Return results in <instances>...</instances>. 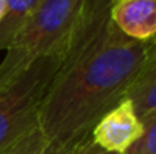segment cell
I'll return each instance as SVG.
<instances>
[{
	"label": "cell",
	"mask_w": 156,
	"mask_h": 154,
	"mask_svg": "<svg viewBox=\"0 0 156 154\" xmlns=\"http://www.w3.org/2000/svg\"><path fill=\"white\" fill-rule=\"evenodd\" d=\"M141 136L123 154H156V112L141 118Z\"/></svg>",
	"instance_id": "8"
},
{
	"label": "cell",
	"mask_w": 156,
	"mask_h": 154,
	"mask_svg": "<svg viewBox=\"0 0 156 154\" xmlns=\"http://www.w3.org/2000/svg\"><path fill=\"white\" fill-rule=\"evenodd\" d=\"M62 56L56 53L35 60L0 88V154L40 128V107Z\"/></svg>",
	"instance_id": "3"
},
{
	"label": "cell",
	"mask_w": 156,
	"mask_h": 154,
	"mask_svg": "<svg viewBox=\"0 0 156 154\" xmlns=\"http://www.w3.org/2000/svg\"><path fill=\"white\" fill-rule=\"evenodd\" d=\"M112 3H83L40 107V130L49 142L68 144L90 135L108 110L126 100L155 51L153 39H132L112 23Z\"/></svg>",
	"instance_id": "1"
},
{
	"label": "cell",
	"mask_w": 156,
	"mask_h": 154,
	"mask_svg": "<svg viewBox=\"0 0 156 154\" xmlns=\"http://www.w3.org/2000/svg\"><path fill=\"white\" fill-rule=\"evenodd\" d=\"M153 39H155V43H156V38H153Z\"/></svg>",
	"instance_id": "13"
},
{
	"label": "cell",
	"mask_w": 156,
	"mask_h": 154,
	"mask_svg": "<svg viewBox=\"0 0 156 154\" xmlns=\"http://www.w3.org/2000/svg\"><path fill=\"white\" fill-rule=\"evenodd\" d=\"M85 0H41L0 62V88L17 79L35 60L64 53Z\"/></svg>",
	"instance_id": "2"
},
{
	"label": "cell",
	"mask_w": 156,
	"mask_h": 154,
	"mask_svg": "<svg viewBox=\"0 0 156 154\" xmlns=\"http://www.w3.org/2000/svg\"><path fill=\"white\" fill-rule=\"evenodd\" d=\"M41 0H6L0 20V50H8L26 26Z\"/></svg>",
	"instance_id": "7"
},
{
	"label": "cell",
	"mask_w": 156,
	"mask_h": 154,
	"mask_svg": "<svg viewBox=\"0 0 156 154\" xmlns=\"http://www.w3.org/2000/svg\"><path fill=\"white\" fill-rule=\"evenodd\" d=\"M143 133V122L127 98L108 110L90 132L91 141L105 151L123 154Z\"/></svg>",
	"instance_id": "4"
},
{
	"label": "cell",
	"mask_w": 156,
	"mask_h": 154,
	"mask_svg": "<svg viewBox=\"0 0 156 154\" xmlns=\"http://www.w3.org/2000/svg\"><path fill=\"white\" fill-rule=\"evenodd\" d=\"M82 139V138H80ZM80 139H76V141H71L68 144H56V142H49V145L43 150L41 154H73L77 142Z\"/></svg>",
	"instance_id": "11"
},
{
	"label": "cell",
	"mask_w": 156,
	"mask_h": 154,
	"mask_svg": "<svg viewBox=\"0 0 156 154\" xmlns=\"http://www.w3.org/2000/svg\"><path fill=\"white\" fill-rule=\"evenodd\" d=\"M126 98L132 103L140 119L156 112V49L138 79L130 86Z\"/></svg>",
	"instance_id": "6"
},
{
	"label": "cell",
	"mask_w": 156,
	"mask_h": 154,
	"mask_svg": "<svg viewBox=\"0 0 156 154\" xmlns=\"http://www.w3.org/2000/svg\"><path fill=\"white\" fill-rule=\"evenodd\" d=\"M73 154H115V153H108V151H105L102 148H99V147L91 141L90 135H87V136H83V138L77 142V145H76Z\"/></svg>",
	"instance_id": "10"
},
{
	"label": "cell",
	"mask_w": 156,
	"mask_h": 154,
	"mask_svg": "<svg viewBox=\"0 0 156 154\" xmlns=\"http://www.w3.org/2000/svg\"><path fill=\"white\" fill-rule=\"evenodd\" d=\"M5 8H6V0H0V20H2V17H3Z\"/></svg>",
	"instance_id": "12"
},
{
	"label": "cell",
	"mask_w": 156,
	"mask_h": 154,
	"mask_svg": "<svg viewBox=\"0 0 156 154\" xmlns=\"http://www.w3.org/2000/svg\"><path fill=\"white\" fill-rule=\"evenodd\" d=\"M49 145V141L38 128L17 142L12 148H9L5 154H41L43 150Z\"/></svg>",
	"instance_id": "9"
},
{
	"label": "cell",
	"mask_w": 156,
	"mask_h": 154,
	"mask_svg": "<svg viewBox=\"0 0 156 154\" xmlns=\"http://www.w3.org/2000/svg\"><path fill=\"white\" fill-rule=\"evenodd\" d=\"M111 20L132 39H153L156 38V0H114Z\"/></svg>",
	"instance_id": "5"
}]
</instances>
